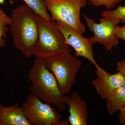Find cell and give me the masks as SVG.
Returning <instances> with one entry per match:
<instances>
[{"label": "cell", "instance_id": "21", "mask_svg": "<svg viewBox=\"0 0 125 125\" xmlns=\"http://www.w3.org/2000/svg\"><path fill=\"white\" fill-rule=\"evenodd\" d=\"M6 0H0V4L4 5L5 4Z\"/></svg>", "mask_w": 125, "mask_h": 125}, {"label": "cell", "instance_id": "5", "mask_svg": "<svg viewBox=\"0 0 125 125\" xmlns=\"http://www.w3.org/2000/svg\"><path fill=\"white\" fill-rule=\"evenodd\" d=\"M39 36L34 55L36 58H45L60 51L71 52L62 32L54 23L47 22L38 16Z\"/></svg>", "mask_w": 125, "mask_h": 125}, {"label": "cell", "instance_id": "19", "mask_svg": "<svg viewBox=\"0 0 125 125\" xmlns=\"http://www.w3.org/2000/svg\"><path fill=\"white\" fill-rule=\"evenodd\" d=\"M119 121L122 125H125V105L120 111Z\"/></svg>", "mask_w": 125, "mask_h": 125}, {"label": "cell", "instance_id": "22", "mask_svg": "<svg viewBox=\"0 0 125 125\" xmlns=\"http://www.w3.org/2000/svg\"></svg>", "mask_w": 125, "mask_h": 125}, {"label": "cell", "instance_id": "12", "mask_svg": "<svg viewBox=\"0 0 125 125\" xmlns=\"http://www.w3.org/2000/svg\"><path fill=\"white\" fill-rule=\"evenodd\" d=\"M105 100L107 111L109 115L112 116L120 111L125 105V84L112 92Z\"/></svg>", "mask_w": 125, "mask_h": 125}, {"label": "cell", "instance_id": "3", "mask_svg": "<svg viewBox=\"0 0 125 125\" xmlns=\"http://www.w3.org/2000/svg\"><path fill=\"white\" fill-rule=\"evenodd\" d=\"M46 67L54 75L59 89L69 94L76 83V75L82 62L66 51H60L44 58Z\"/></svg>", "mask_w": 125, "mask_h": 125}, {"label": "cell", "instance_id": "14", "mask_svg": "<svg viewBox=\"0 0 125 125\" xmlns=\"http://www.w3.org/2000/svg\"><path fill=\"white\" fill-rule=\"evenodd\" d=\"M10 17L7 16L3 9L0 7V47H4L6 45L7 32L9 30L7 25L11 23Z\"/></svg>", "mask_w": 125, "mask_h": 125}, {"label": "cell", "instance_id": "20", "mask_svg": "<svg viewBox=\"0 0 125 125\" xmlns=\"http://www.w3.org/2000/svg\"><path fill=\"white\" fill-rule=\"evenodd\" d=\"M69 124H70L69 122L68 119H67V120H61L59 125H69Z\"/></svg>", "mask_w": 125, "mask_h": 125}, {"label": "cell", "instance_id": "4", "mask_svg": "<svg viewBox=\"0 0 125 125\" xmlns=\"http://www.w3.org/2000/svg\"><path fill=\"white\" fill-rule=\"evenodd\" d=\"M45 5L50 11L52 21H58L83 35L85 25L80 19V11L86 6L87 0H45Z\"/></svg>", "mask_w": 125, "mask_h": 125}, {"label": "cell", "instance_id": "7", "mask_svg": "<svg viewBox=\"0 0 125 125\" xmlns=\"http://www.w3.org/2000/svg\"><path fill=\"white\" fill-rule=\"evenodd\" d=\"M82 14L90 31L93 33V38L95 42L104 45L110 52L113 47L117 46L119 42L115 31L120 21L115 18L104 17L99 20V23H97L93 19L84 14Z\"/></svg>", "mask_w": 125, "mask_h": 125}, {"label": "cell", "instance_id": "16", "mask_svg": "<svg viewBox=\"0 0 125 125\" xmlns=\"http://www.w3.org/2000/svg\"><path fill=\"white\" fill-rule=\"evenodd\" d=\"M122 0H89L90 2L94 6L100 7L105 6L108 10L114 9L116 5Z\"/></svg>", "mask_w": 125, "mask_h": 125}, {"label": "cell", "instance_id": "1", "mask_svg": "<svg viewBox=\"0 0 125 125\" xmlns=\"http://www.w3.org/2000/svg\"><path fill=\"white\" fill-rule=\"evenodd\" d=\"M9 30L15 48L24 56L34 55L39 36L38 15L28 6L22 5L13 10Z\"/></svg>", "mask_w": 125, "mask_h": 125}, {"label": "cell", "instance_id": "15", "mask_svg": "<svg viewBox=\"0 0 125 125\" xmlns=\"http://www.w3.org/2000/svg\"><path fill=\"white\" fill-rule=\"evenodd\" d=\"M102 17H111L118 19L122 23H125V5H119L113 10H104L100 15Z\"/></svg>", "mask_w": 125, "mask_h": 125}, {"label": "cell", "instance_id": "6", "mask_svg": "<svg viewBox=\"0 0 125 125\" xmlns=\"http://www.w3.org/2000/svg\"><path fill=\"white\" fill-rule=\"evenodd\" d=\"M22 106L31 125H59L61 120L60 114L51 104L31 94L27 96Z\"/></svg>", "mask_w": 125, "mask_h": 125}, {"label": "cell", "instance_id": "18", "mask_svg": "<svg viewBox=\"0 0 125 125\" xmlns=\"http://www.w3.org/2000/svg\"><path fill=\"white\" fill-rule=\"evenodd\" d=\"M116 69L121 72L125 77V59L122 61H119L116 63Z\"/></svg>", "mask_w": 125, "mask_h": 125}, {"label": "cell", "instance_id": "2", "mask_svg": "<svg viewBox=\"0 0 125 125\" xmlns=\"http://www.w3.org/2000/svg\"><path fill=\"white\" fill-rule=\"evenodd\" d=\"M31 94L44 102L54 105L57 111H64L66 104L54 75L47 69L44 58H36L29 72Z\"/></svg>", "mask_w": 125, "mask_h": 125}, {"label": "cell", "instance_id": "17", "mask_svg": "<svg viewBox=\"0 0 125 125\" xmlns=\"http://www.w3.org/2000/svg\"><path fill=\"white\" fill-rule=\"evenodd\" d=\"M115 32L118 39H121L125 42V25L123 27L117 26Z\"/></svg>", "mask_w": 125, "mask_h": 125}, {"label": "cell", "instance_id": "13", "mask_svg": "<svg viewBox=\"0 0 125 125\" xmlns=\"http://www.w3.org/2000/svg\"><path fill=\"white\" fill-rule=\"evenodd\" d=\"M34 13L47 22H51V16L47 11L44 0H22Z\"/></svg>", "mask_w": 125, "mask_h": 125}, {"label": "cell", "instance_id": "11", "mask_svg": "<svg viewBox=\"0 0 125 125\" xmlns=\"http://www.w3.org/2000/svg\"><path fill=\"white\" fill-rule=\"evenodd\" d=\"M0 125H31L23 107L19 104L9 106L0 104Z\"/></svg>", "mask_w": 125, "mask_h": 125}, {"label": "cell", "instance_id": "10", "mask_svg": "<svg viewBox=\"0 0 125 125\" xmlns=\"http://www.w3.org/2000/svg\"><path fill=\"white\" fill-rule=\"evenodd\" d=\"M64 99L69 107L68 118L71 125H87L89 113L85 101L76 92H72L70 96L65 95Z\"/></svg>", "mask_w": 125, "mask_h": 125}, {"label": "cell", "instance_id": "8", "mask_svg": "<svg viewBox=\"0 0 125 125\" xmlns=\"http://www.w3.org/2000/svg\"><path fill=\"white\" fill-rule=\"evenodd\" d=\"M52 21L62 33L66 43L74 50L75 57H84L95 66L98 65L94 58L93 45L96 42L93 37L86 38L76 30L61 22Z\"/></svg>", "mask_w": 125, "mask_h": 125}, {"label": "cell", "instance_id": "9", "mask_svg": "<svg viewBox=\"0 0 125 125\" xmlns=\"http://www.w3.org/2000/svg\"><path fill=\"white\" fill-rule=\"evenodd\" d=\"M95 67L97 77L92 83L102 100H105L112 92L125 84V76L120 72L112 74L108 73L98 65Z\"/></svg>", "mask_w": 125, "mask_h": 125}]
</instances>
